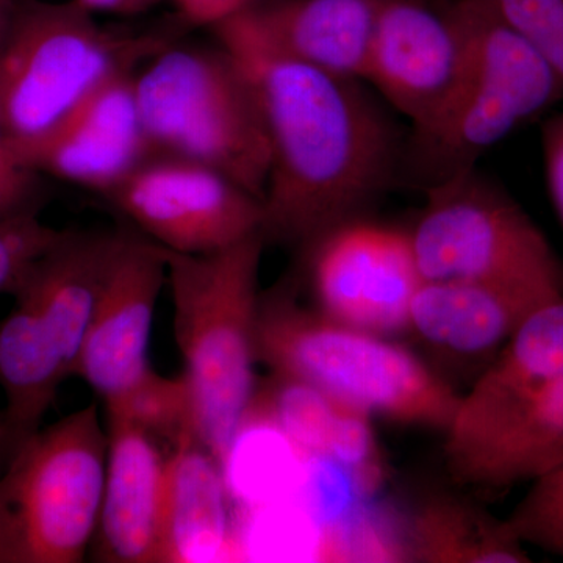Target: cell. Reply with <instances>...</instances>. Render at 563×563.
Instances as JSON below:
<instances>
[{"label":"cell","mask_w":563,"mask_h":563,"mask_svg":"<svg viewBox=\"0 0 563 563\" xmlns=\"http://www.w3.org/2000/svg\"><path fill=\"white\" fill-rule=\"evenodd\" d=\"M250 79L269 143L266 243L307 247L362 218L401 179L406 141L362 81L333 76L263 44L239 14L211 29Z\"/></svg>","instance_id":"6da1fadb"},{"label":"cell","mask_w":563,"mask_h":563,"mask_svg":"<svg viewBox=\"0 0 563 563\" xmlns=\"http://www.w3.org/2000/svg\"><path fill=\"white\" fill-rule=\"evenodd\" d=\"M265 244L257 232L209 254L163 247L196 435L224 466L257 396L258 273Z\"/></svg>","instance_id":"7a4b0ae2"},{"label":"cell","mask_w":563,"mask_h":563,"mask_svg":"<svg viewBox=\"0 0 563 563\" xmlns=\"http://www.w3.org/2000/svg\"><path fill=\"white\" fill-rule=\"evenodd\" d=\"M257 354L274 376L401 424L446 431L461 401L406 347L302 306L292 280L262 292Z\"/></svg>","instance_id":"3957f363"},{"label":"cell","mask_w":563,"mask_h":563,"mask_svg":"<svg viewBox=\"0 0 563 563\" xmlns=\"http://www.w3.org/2000/svg\"><path fill=\"white\" fill-rule=\"evenodd\" d=\"M135 92L154 154L214 169L263 202L268 135L254 88L228 51L169 44L135 76Z\"/></svg>","instance_id":"277c9868"},{"label":"cell","mask_w":563,"mask_h":563,"mask_svg":"<svg viewBox=\"0 0 563 563\" xmlns=\"http://www.w3.org/2000/svg\"><path fill=\"white\" fill-rule=\"evenodd\" d=\"M465 76L439 120L406 141L402 173L422 190L476 168L485 152L563 99V84L531 44L477 0Z\"/></svg>","instance_id":"5b68a950"},{"label":"cell","mask_w":563,"mask_h":563,"mask_svg":"<svg viewBox=\"0 0 563 563\" xmlns=\"http://www.w3.org/2000/svg\"><path fill=\"white\" fill-rule=\"evenodd\" d=\"M169 46L165 36L107 31L76 0H18L0 47V131L5 147L49 131L80 99Z\"/></svg>","instance_id":"8992f818"},{"label":"cell","mask_w":563,"mask_h":563,"mask_svg":"<svg viewBox=\"0 0 563 563\" xmlns=\"http://www.w3.org/2000/svg\"><path fill=\"white\" fill-rule=\"evenodd\" d=\"M109 433L95 402L40 429L0 477V563H79L95 540Z\"/></svg>","instance_id":"52a82bcc"},{"label":"cell","mask_w":563,"mask_h":563,"mask_svg":"<svg viewBox=\"0 0 563 563\" xmlns=\"http://www.w3.org/2000/svg\"><path fill=\"white\" fill-rule=\"evenodd\" d=\"M409 232L422 282H468L553 299L563 265L544 233L476 168L426 188Z\"/></svg>","instance_id":"ba28073f"},{"label":"cell","mask_w":563,"mask_h":563,"mask_svg":"<svg viewBox=\"0 0 563 563\" xmlns=\"http://www.w3.org/2000/svg\"><path fill=\"white\" fill-rule=\"evenodd\" d=\"M107 198L146 239L179 254H209L262 232L261 199L214 169L172 155H151Z\"/></svg>","instance_id":"9c48e42d"},{"label":"cell","mask_w":563,"mask_h":563,"mask_svg":"<svg viewBox=\"0 0 563 563\" xmlns=\"http://www.w3.org/2000/svg\"><path fill=\"white\" fill-rule=\"evenodd\" d=\"M470 57L462 0H379L365 81L421 132L450 106Z\"/></svg>","instance_id":"30bf717a"},{"label":"cell","mask_w":563,"mask_h":563,"mask_svg":"<svg viewBox=\"0 0 563 563\" xmlns=\"http://www.w3.org/2000/svg\"><path fill=\"white\" fill-rule=\"evenodd\" d=\"M303 250L322 314L385 339L407 332L422 284L409 232L357 218Z\"/></svg>","instance_id":"8fae6325"},{"label":"cell","mask_w":563,"mask_h":563,"mask_svg":"<svg viewBox=\"0 0 563 563\" xmlns=\"http://www.w3.org/2000/svg\"><path fill=\"white\" fill-rule=\"evenodd\" d=\"M444 432L457 483L485 490L533 483L563 466V377L483 401L461 396Z\"/></svg>","instance_id":"7c38bea8"},{"label":"cell","mask_w":563,"mask_h":563,"mask_svg":"<svg viewBox=\"0 0 563 563\" xmlns=\"http://www.w3.org/2000/svg\"><path fill=\"white\" fill-rule=\"evenodd\" d=\"M18 165L109 195L154 154L136 102L135 74L99 84L35 139L7 146Z\"/></svg>","instance_id":"4fadbf2b"},{"label":"cell","mask_w":563,"mask_h":563,"mask_svg":"<svg viewBox=\"0 0 563 563\" xmlns=\"http://www.w3.org/2000/svg\"><path fill=\"white\" fill-rule=\"evenodd\" d=\"M168 282L165 250L129 233L111 269L77 361L76 376L103 402L128 391L151 372L152 321Z\"/></svg>","instance_id":"5bb4252c"},{"label":"cell","mask_w":563,"mask_h":563,"mask_svg":"<svg viewBox=\"0 0 563 563\" xmlns=\"http://www.w3.org/2000/svg\"><path fill=\"white\" fill-rule=\"evenodd\" d=\"M109 454L96 558L109 563H158L166 463L161 440L109 417Z\"/></svg>","instance_id":"9a60e30c"},{"label":"cell","mask_w":563,"mask_h":563,"mask_svg":"<svg viewBox=\"0 0 563 563\" xmlns=\"http://www.w3.org/2000/svg\"><path fill=\"white\" fill-rule=\"evenodd\" d=\"M377 11L379 0H261L236 14L279 54L365 81Z\"/></svg>","instance_id":"2e32d148"},{"label":"cell","mask_w":563,"mask_h":563,"mask_svg":"<svg viewBox=\"0 0 563 563\" xmlns=\"http://www.w3.org/2000/svg\"><path fill=\"white\" fill-rule=\"evenodd\" d=\"M124 231H69L14 296H25L60 347L70 376L121 247ZM13 296V298H14Z\"/></svg>","instance_id":"e0dca14e"},{"label":"cell","mask_w":563,"mask_h":563,"mask_svg":"<svg viewBox=\"0 0 563 563\" xmlns=\"http://www.w3.org/2000/svg\"><path fill=\"white\" fill-rule=\"evenodd\" d=\"M553 299L468 282H422L407 332L448 354L496 357L529 313Z\"/></svg>","instance_id":"ac0fdd59"},{"label":"cell","mask_w":563,"mask_h":563,"mask_svg":"<svg viewBox=\"0 0 563 563\" xmlns=\"http://www.w3.org/2000/svg\"><path fill=\"white\" fill-rule=\"evenodd\" d=\"M225 466L198 439L181 440L166 463L158 563L211 562L232 547Z\"/></svg>","instance_id":"d6986e66"},{"label":"cell","mask_w":563,"mask_h":563,"mask_svg":"<svg viewBox=\"0 0 563 563\" xmlns=\"http://www.w3.org/2000/svg\"><path fill=\"white\" fill-rule=\"evenodd\" d=\"M252 407H265L266 420L292 444L340 466L363 488L379 481L383 466L369 424L372 415L280 376H274L265 398L255 396Z\"/></svg>","instance_id":"ffe728a7"},{"label":"cell","mask_w":563,"mask_h":563,"mask_svg":"<svg viewBox=\"0 0 563 563\" xmlns=\"http://www.w3.org/2000/svg\"><path fill=\"white\" fill-rule=\"evenodd\" d=\"M70 377L68 365L38 310L25 296L0 321V387L5 395V443L11 457L35 435Z\"/></svg>","instance_id":"44dd1931"},{"label":"cell","mask_w":563,"mask_h":563,"mask_svg":"<svg viewBox=\"0 0 563 563\" xmlns=\"http://www.w3.org/2000/svg\"><path fill=\"white\" fill-rule=\"evenodd\" d=\"M404 558L426 563L531 562L506 520L444 493L424 499L415 510Z\"/></svg>","instance_id":"7402d4cb"},{"label":"cell","mask_w":563,"mask_h":563,"mask_svg":"<svg viewBox=\"0 0 563 563\" xmlns=\"http://www.w3.org/2000/svg\"><path fill=\"white\" fill-rule=\"evenodd\" d=\"M563 377V292L537 307L465 398L492 399Z\"/></svg>","instance_id":"603a6c76"},{"label":"cell","mask_w":563,"mask_h":563,"mask_svg":"<svg viewBox=\"0 0 563 563\" xmlns=\"http://www.w3.org/2000/svg\"><path fill=\"white\" fill-rule=\"evenodd\" d=\"M106 409L107 417L131 422L172 448L198 439L190 388L181 376L172 379L151 369L128 391L106 401Z\"/></svg>","instance_id":"cb8c5ba5"},{"label":"cell","mask_w":563,"mask_h":563,"mask_svg":"<svg viewBox=\"0 0 563 563\" xmlns=\"http://www.w3.org/2000/svg\"><path fill=\"white\" fill-rule=\"evenodd\" d=\"M68 233L41 220L36 206L0 218V295H16L41 258Z\"/></svg>","instance_id":"d4e9b609"},{"label":"cell","mask_w":563,"mask_h":563,"mask_svg":"<svg viewBox=\"0 0 563 563\" xmlns=\"http://www.w3.org/2000/svg\"><path fill=\"white\" fill-rule=\"evenodd\" d=\"M506 521L525 544L563 559V466L533 481Z\"/></svg>","instance_id":"484cf974"},{"label":"cell","mask_w":563,"mask_h":563,"mask_svg":"<svg viewBox=\"0 0 563 563\" xmlns=\"http://www.w3.org/2000/svg\"><path fill=\"white\" fill-rule=\"evenodd\" d=\"M539 52L563 84V0H477Z\"/></svg>","instance_id":"4316f807"},{"label":"cell","mask_w":563,"mask_h":563,"mask_svg":"<svg viewBox=\"0 0 563 563\" xmlns=\"http://www.w3.org/2000/svg\"><path fill=\"white\" fill-rule=\"evenodd\" d=\"M36 173L0 154V218L35 206Z\"/></svg>","instance_id":"83f0119b"},{"label":"cell","mask_w":563,"mask_h":563,"mask_svg":"<svg viewBox=\"0 0 563 563\" xmlns=\"http://www.w3.org/2000/svg\"><path fill=\"white\" fill-rule=\"evenodd\" d=\"M542 141L548 191L563 225V114L544 124Z\"/></svg>","instance_id":"f1b7e54d"},{"label":"cell","mask_w":563,"mask_h":563,"mask_svg":"<svg viewBox=\"0 0 563 563\" xmlns=\"http://www.w3.org/2000/svg\"><path fill=\"white\" fill-rule=\"evenodd\" d=\"M181 16L196 25L214 29L251 5V0H172Z\"/></svg>","instance_id":"f546056e"},{"label":"cell","mask_w":563,"mask_h":563,"mask_svg":"<svg viewBox=\"0 0 563 563\" xmlns=\"http://www.w3.org/2000/svg\"><path fill=\"white\" fill-rule=\"evenodd\" d=\"M84 9L91 13L136 14L152 9L162 0H76Z\"/></svg>","instance_id":"4dcf8cb0"},{"label":"cell","mask_w":563,"mask_h":563,"mask_svg":"<svg viewBox=\"0 0 563 563\" xmlns=\"http://www.w3.org/2000/svg\"><path fill=\"white\" fill-rule=\"evenodd\" d=\"M16 7L18 0H0V47L9 36Z\"/></svg>","instance_id":"1f68e13d"},{"label":"cell","mask_w":563,"mask_h":563,"mask_svg":"<svg viewBox=\"0 0 563 563\" xmlns=\"http://www.w3.org/2000/svg\"><path fill=\"white\" fill-rule=\"evenodd\" d=\"M3 443H5V420H3V410H0V454L3 453Z\"/></svg>","instance_id":"d6a6232c"},{"label":"cell","mask_w":563,"mask_h":563,"mask_svg":"<svg viewBox=\"0 0 563 563\" xmlns=\"http://www.w3.org/2000/svg\"><path fill=\"white\" fill-rule=\"evenodd\" d=\"M0 154L10 155L9 152H7L5 140H3L2 131H0Z\"/></svg>","instance_id":"836d02e7"},{"label":"cell","mask_w":563,"mask_h":563,"mask_svg":"<svg viewBox=\"0 0 563 563\" xmlns=\"http://www.w3.org/2000/svg\"><path fill=\"white\" fill-rule=\"evenodd\" d=\"M261 2V0H251V3Z\"/></svg>","instance_id":"e575fe53"}]
</instances>
